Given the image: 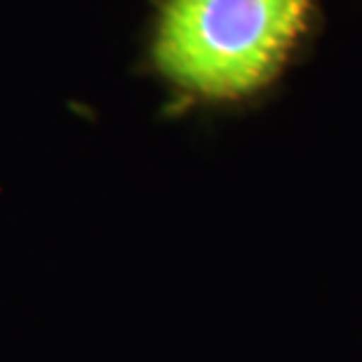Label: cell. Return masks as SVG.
Segmentation results:
<instances>
[{"label":"cell","mask_w":362,"mask_h":362,"mask_svg":"<svg viewBox=\"0 0 362 362\" xmlns=\"http://www.w3.org/2000/svg\"><path fill=\"white\" fill-rule=\"evenodd\" d=\"M310 0H168L158 71L202 99H240L280 74L306 28Z\"/></svg>","instance_id":"6da1fadb"}]
</instances>
